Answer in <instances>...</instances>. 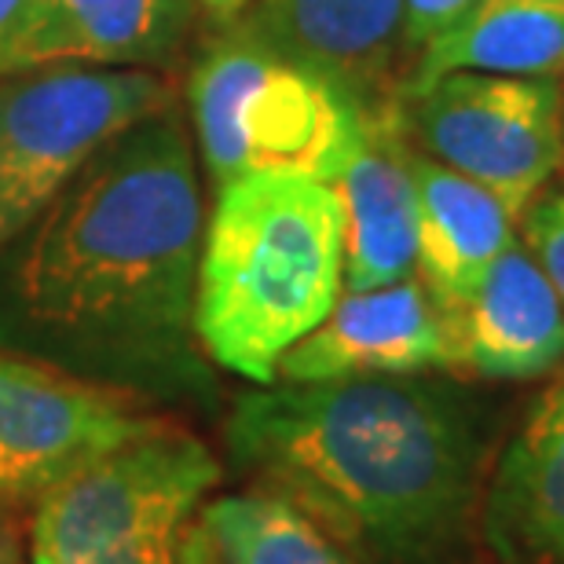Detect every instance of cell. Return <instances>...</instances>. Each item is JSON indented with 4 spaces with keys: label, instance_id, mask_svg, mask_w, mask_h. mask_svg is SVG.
I'll return each mask as SVG.
<instances>
[{
    "label": "cell",
    "instance_id": "obj_1",
    "mask_svg": "<svg viewBox=\"0 0 564 564\" xmlns=\"http://www.w3.org/2000/svg\"><path fill=\"white\" fill-rule=\"evenodd\" d=\"M206 235L176 104L110 140L0 250V352L121 389L151 408H217L195 334Z\"/></svg>",
    "mask_w": 564,
    "mask_h": 564
},
{
    "label": "cell",
    "instance_id": "obj_2",
    "mask_svg": "<svg viewBox=\"0 0 564 564\" xmlns=\"http://www.w3.org/2000/svg\"><path fill=\"white\" fill-rule=\"evenodd\" d=\"M235 477L312 517L348 564H469L488 422L469 392L419 375L261 386L224 419Z\"/></svg>",
    "mask_w": 564,
    "mask_h": 564
},
{
    "label": "cell",
    "instance_id": "obj_3",
    "mask_svg": "<svg viewBox=\"0 0 564 564\" xmlns=\"http://www.w3.org/2000/svg\"><path fill=\"white\" fill-rule=\"evenodd\" d=\"M341 282L345 220L330 184L279 173L228 180L202 235V352L253 386H275L282 352L330 315Z\"/></svg>",
    "mask_w": 564,
    "mask_h": 564
},
{
    "label": "cell",
    "instance_id": "obj_4",
    "mask_svg": "<svg viewBox=\"0 0 564 564\" xmlns=\"http://www.w3.org/2000/svg\"><path fill=\"white\" fill-rule=\"evenodd\" d=\"M224 26L231 30L198 52L187 77L191 121L213 184L253 173L334 184L381 104H364L246 22Z\"/></svg>",
    "mask_w": 564,
    "mask_h": 564
},
{
    "label": "cell",
    "instance_id": "obj_5",
    "mask_svg": "<svg viewBox=\"0 0 564 564\" xmlns=\"http://www.w3.org/2000/svg\"><path fill=\"white\" fill-rule=\"evenodd\" d=\"M224 462L176 419L33 502L30 564H191V532Z\"/></svg>",
    "mask_w": 564,
    "mask_h": 564
},
{
    "label": "cell",
    "instance_id": "obj_6",
    "mask_svg": "<svg viewBox=\"0 0 564 564\" xmlns=\"http://www.w3.org/2000/svg\"><path fill=\"white\" fill-rule=\"evenodd\" d=\"M176 104L143 66H37L0 77V250L137 121Z\"/></svg>",
    "mask_w": 564,
    "mask_h": 564
},
{
    "label": "cell",
    "instance_id": "obj_7",
    "mask_svg": "<svg viewBox=\"0 0 564 564\" xmlns=\"http://www.w3.org/2000/svg\"><path fill=\"white\" fill-rule=\"evenodd\" d=\"M397 115L422 154L491 191L513 220L561 165L564 96L554 77L455 70L403 93Z\"/></svg>",
    "mask_w": 564,
    "mask_h": 564
},
{
    "label": "cell",
    "instance_id": "obj_8",
    "mask_svg": "<svg viewBox=\"0 0 564 564\" xmlns=\"http://www.w3.org/2000/svg\"><path fill=\"white\" fill-rule=\"evenodd\" d=\"M169 422L132 392L0 352V502H37L77 469Z\"/></svg>",
    "mask_w": 564,
    "mask_h": 564
},
{
    "label": "cell",
    "instance_id": "obj_9",
    "mask_svg": "<svg viewBox=\"0 0 564 564\" xmlns=\"http://www.w3.org/2000/svg\"><path fill=\"white\" fill-rule=\"evenodd\" d=\"M451 367V337L444 312L429 297L422 279H400L375 290H348L330 315L290 345L279 359L275 381L425 375Z\"/></svg>",
    "mask_w": 564,
    "mask_h": 564
},
{
    "label": "cell",
    "instance_id": "obj_10",
    "mask_svg": "<svg viewBox=\"0 0 564 564\" xmlns=\"http://www.w3.org/2000/svg\"><path fill=\"white\" fill-rule=\"evenodd\" d=\"M444 323L451 370L488 381H528L550 375L564 359V304L517 239Z\"/></svg>",
    "mask_w": 564,
    "mask_h": 564
},
{
    "label": "cell",
    "instance_id": "obj_11",
    "mask_svg": "<svg viewBox=\"0 0 564 564\" xmlns=\"http://www.w3.org/2000/svg\"><path fill=\"white\" fill-rule=\"evenodd\" d=\"M330 187L345 220V286L375 290L414 275L419 191L397 104H381L370 115L356 154Z\"/></svg>",
    "mask_w": 564,
    "mask_h": 564
},
{
    "label": "cell",
    "instance_id": "obj_12",
    "mask_svg": "<svg viewBox=\"0 0 564 564\" xmlns=\"http://www.w3.org/2000/svg\"><path fill=\"white\" fill-rule=\"evenodd\" d=\"M195 0H26L0 77L37 66H165Z\"/></svg>",
    "mask_w": 564,
    "mask_h": 564
},
{
    "label": "cell",
    "instance_id": "obj_13",
    "mask_svg": "<svg viewBox=\"0 0 564 564\" xmlns=\"http://www.w3.org/2000/svg\"><path fill=\"white\" fill-rule=\"evenodd\" d=\"M480 543L495 564H564V378L539 392L488 469Z\"/></svg>",
    "mask_w": 564,
    "mask_h": 564
},
{
    "label": "cell",
    "instance_id": "obj_14",
    "mask_svg": "<svg viewBox=\"0 0 564 564\" xmlns=\"http://www.w3.org/2000/svg\"><path fill=\"white\" fill-rule=\"evenodd\" d=\"M403 15L408 0H257L246 26L378 107L392 55L403 48Z\"/></svg>",
    "mask_w": 564,
    "mask_h": 564
},
{
    "label": "cell",
    "instance_id": "obj_15",
    "mask_svg": "<svg viewBox=\"0 0 564 564\" xmlns=\"http://www.w3.org/2000/svg\"><path fill=\"white\" fill-rule=\"evenodd\" d=\"M419 191V279L440 312H455L513 242V213L491 191L411 143Z\"/></svg>",
    "mask_w": 564,
    "mask_h": 564
},
{
    "label": "cell",
    "instance_id": "obj_16",
    "mask_svg": "<svg viewBox=\"0 0 564 564\" xmlns=\"http://www.w3.org/2000/svg\"><path fill=\"white\" fill-rule=\"evenodd\" d=\"M455 70L557 77L564 70V0H477L425 44L403 93Z\"/></svg>",
    "mask_w": 564,
    "mask_h": 564
},
{
    "label": "cell",
    "instance_id": "obj_17",
    "mask_svg": "<svg viewBox=\"0 0 564 564\" xmlns=\"http://www.w3.org/2000/svg\"><path fill=\"white\" fill-rule=\"evenodd\" d=\"M195 539L217 564H348L312 517L261 488L202 502Z\"/></svg>",
    "mask_w": 564,
    "mask_h": 564
},
{
    "label": "cell",
    "instance_id": "obj_18",
    "mask_svg": "<svg viewBox=\"0 0 564 564\" xmlns=\"http://www.w3.org/2000/svg\"><path fill=\"white\" fill-rule=\"evenodd\" d=\"M521 220L528 253L535 257V264L554 282L557 297L564 304V184L539 191L532 206L521 213Z\"/></svg>",
    "mask_w": 564,
    "mask_h": 564
},
{
    "label": "cell",
    "instance_id": "obj_19",
    "mask_svg": "<svg viewBox=\"0 0 564 564\" xmlns=\"http://www.w3.org/2000/svg\"><path fill=\"white\" fill-rule=\"evenodd\" d=\"M477 0H408L403 15V48H425L436 33H444L451 22L462 19Z\"/></svg>",
    "mask_w": 564,
    "mask_h": 564
},
{
    "label": "cell",
    "instance_id": "obj_20",
    "mask_svg": "<svg viewBox=\"0 0 564 564\" xmlns=\"http://www.w3.org/2000/svg\"><path fill=\"white\" fill-rule=\"evenodd\" d=\"M30 517L15 502H0V564H26Z\"/></svg>",
    "mask_w": 564,
    "mask_h": 564
},
{
    "label": "cell",
    "instance_id": "obj_21",
    "mask_svg": "<svg viewBox=\"0 0 564 564\" xmlns=\"http://www.w3.org/2000/svg\"><path fill=\"white\" fill-rule=\"evenodd\" d=\"M22 11H26V0H0V66H4L8 44H11V37H15Z\"/></svg>",
    "mask_w": 564,
    "mask_h": 564
},
{
    "label": "cell",
    "instance_id": "obj_22",
    "mask_svg": "<svg viewBox=\"0 0 564 564\" xmlns=\"http://www.w3.org/2000/svg\"><path fill=\"white\" fill-rule=\"evenodd\" d=\"M195 4H198V11H206L209 19H217V22H235L246 8L253 4V0H195Z\"/></svg>",
    "mask_w": 564,
    "mask_h": 564
},
{
    "label": "cell",
    "instance_id": "obj_23",
    "mask_svg": "<svg viewBox=\"0 0 564 564\" xmlns=\"http://www.w3.org/2000/svg\"><path fill=\"white\" fill-rule=\"evenodd\" d=\"M561 121H564V115H561Z\"/></svg>",
    "mask_w": 564,
    "mask_h": 564
}]
</instances>
